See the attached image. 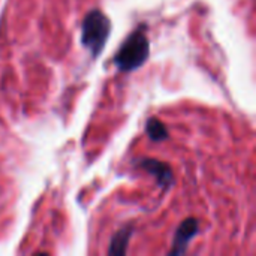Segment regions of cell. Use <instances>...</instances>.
Listing matches in <instances>:
<instances>
[{
    "mask_svg": "<svg viewBox=\"0 0 256 256\" xmlns=\"http://www.w3.org/2000/svg\"><path fill=\"white\" fill-rule=\"evenodd\" d=\"M148 52H150V42L146 34V28L141 26L126 38V40L122 44L117 54L114 56L112 62L118 70L132 72L141 68L147 62Z\"/></svg>",
    "mask_w": 256,
    "mask_h": 256,
    "instance_id": "obj_1",
    "label": "cell"
},
{
    "mask_svg": "<svg viewBox=\"0 0 256 256\" xmlns=\"http://www.w3.org/2000/svg\"><path fill=\"white\" fill-rule=\"evenodd\" d=\"M110 34L111 21L102 10L93 9L84 16L81 26V42L93 58L100 56Z\"/></svg>",
    "mask_w": 256,
    "mask_h": 256,
    "instance_id": "obj_2",
    "label": "cell"
},
{
    "mask_svg": "<svg viewBox=\"0 0 256 256\" xmlns=\"http://www.w3.org/2000/svg\"><path fill=\"white\" fill-rule=\"evenodd\" d=\"M200 230V222L194 218H189L186 220H183L176 234H174V240H172V249L170 252V255H183L188 250L189 243L194 240V237L198 234Z\"/></svg>",
    "mask_w": 256,
    "mask_h": 256,
    "instance_id": "obj_3",
    "label": "cell"
},
{
    "mask_svg": "<svg viewBox=\"0 0 256 256\" xmlns=\"http://www.w3.org/2000/svg\"><path fill=\"white\" fill-rule=\"evenodd\" d=\"M138 166L142 168L144 171H147L148 174H152L158 184L164 189H170L174 183V176H172V171L170 168L168 164L165 162H160L158 159H148V158H142L140 159L138 162Z\"/></svg>",
    "mask_w": 256,
    "mask_h": 256,
    "instance_id": "obj_4",
    "label": "cell"
},
{
    "mask_svg": "<svg viewBox=\"0 0 256 256\" xmlns=\"http://www.w3.org/2000/svg\"><path fill=\"white\" fill-rule=\"evenodd\" d=\"M132 234H134V226L132 225H128V226L122 228L111 238L108 254L110 255H124L128 252V246H129V240H130Z\"/></svg>",
    "mask_w": 256,
    "mask_h": 256,
    "instance_id": "obj_5",
    "label": "cell"
},
{
    "mask_svg": "<svg viewBox=\"0 0 256 256\" xmlns=\"http://www.w3.org/2000/svg\"><path fill=\"white\" fill-rule=\"evenodd\" d=\"M146 132L148 135V138L154 142H160L165 141L168 138V129L166 126L156 117H150L146 123Z\"/></svg>",
    "mask_w": 256,
    "mask_h": 256,
    "instance_id": "obj_6",
    "label": "cell"
}]
</instances>
